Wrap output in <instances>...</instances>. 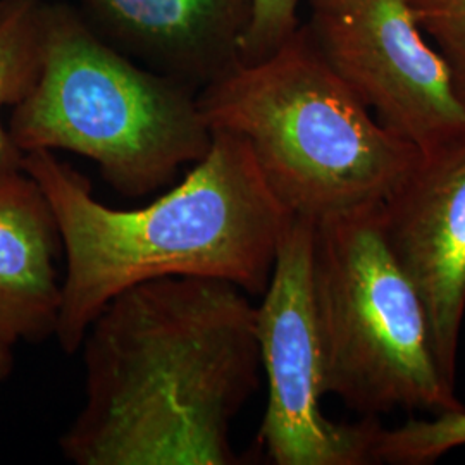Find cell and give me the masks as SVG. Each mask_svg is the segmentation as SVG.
Here are the masks:
<instances>
[{"label":"cell","mask_w":465,"mask_h":465,"mask_svg":"<svg viewBox=\"0 0 465 465\" xmlns=\"http://www.w3.org/2000/svg\"><path fill=\"white\" fill-rule=\"evenodd\" d=\"M381 205L314 221L312 297L324 395L374 419L399 409L460 412L465 405L438 366L422 300L386 243Z\"/></svg>","instance_id":"obj_5"},{"label":"cell","mask_w":465,"mask_h":465,"mask_svg":"<svg viewBox=\"0 0 465 465\" xmlns=\"http://www.w3.org/2000/svg\"><path fill=\"white\" fill-rule=\"evenodd\" d=\"M104 42L200 92L242 64L253 0H74Z\"/></svg>","instance_id":"obj_9"},{"label":"cell","mask_w":465,"mask_h":465,"mask_svg":"<svg viewBox=\"0 0 465 465\" xmlns=\"http://www.w3.org/2000/svg\"><path fill=\"white\" fill-rule=\"evenodd\" d=\"M300 0H253V15L242 42V64L266 59L299 30Z\"/></svg>","instance_id":"obj_14"},{"label":"cell","mask_w":465,"mask_h":465,"mask_svg":"<svg viewBox=\"0 0 465 465\" xmlns=\"http://www.w3.org/2000/svg\"><path fill=\"white\" fill-rule=\"evenodd\" d=\"M211 132L242 136L292 216H334L390 199L422 153L384 128L300 25L266 59L240 64L197 95Z\"/></svg>","instance_id":"obj_3"},{"label":"cell","mask_w":465,"mask_h":465,"mask_svg":"<svg viewBox=\"0 0 465 465\" xmlns=\"http://www.w3.org/2000/svg\"><path fill=\"white\" fill-rule=\"evenodd\" d=\"M386 243L422 300L432 349L455 386L465 314V140L422 157L380 207Z\"/></svg>","instance_id":"obj_8"},{"label":"cell","mask_w":465,"mask_h":465,"mask_svg":"<svg viewBox=\"0 0 465 465\" xmlns=\"http://www.w3.org/2000/svg\"><path fill=\"white\" fill-rule=\"evenodd\" d=\"M63 240L42 188L23 169L0 182V332L9 343L55 336Z\"/></svg>","instance_id":"obj_10"},{"label":"cell","mask_w":465,"mask_h":465,"mask_svg":"<svg viewBox=\"0 0 465 465\" xmlns=\"http://www.w3.org/2000/svg\"><path fill=\"white\" fill-rule=\"evenodd\" d=\"M21 169L42 188L63 240L55 338L66 353L82 349L104 307L138 282L209 276L264 295L293 219L249 143L228 132H213L211 149L183 183L132 211L100 203L90 180L52 150L23 153Z\"/></svg>","instance_id":"obj_2"},{"label":"cell","mask_w":465,"mask_h":465,"mask_svg":"<svg viewBox=\"0 0 465 465\" xmlns=\"http://www.w3.org/2000/svg\"><path fill=\"white\" fill-rule=\"evenodd\" d=\"M13 343H9L4 336H2V332H0V372L7 378L9 376V372H11V369H13V364H15V357H13Z\"/></svg>","instance_id":"obj_15"},{"label":"cell","mask_w":465,"mask_h":465,"mask_svg":"<svg viewBox=\"0 0 465 465\" xmlns=\"http://www.w3.org/2000/svg\"><path fill=\"white\" fill-rule=\"evenodd\" d=\"M321 55L384 128L430 157L465 140V105L407 0H307Z\"/></svg>","instance_id":"obj_7"},{"label":"cell","mask_w":465,"mask_h":465,"mask_svg":"<svg viewBox=\"0 0 465 465\" xmlns=\"http://www.w3.org/2000/svg\"><path fill=\"white\" fill-rule=\"evenodd\" d=\"M44 0H0V111L34 88L40 71V13ZM17 149L0 121V182L21 169Z\"/></svg>","instance_id":"obj_11"},{"label":"cell","mask_w":465,"mask_h":465,"mask_svg":"<svg viewBox=\"0 0 465 465\" xmlns=\"http://www.w3.org/2000/svg\"><path fill=\"white\" fill-rule=\"evenodd\" d=\"M464 445L465 411H460L432 419H411L395 430L382 428L374 455L376 462L424 465Z\"/></svg>","instance_id":"obj_12"},{"label":"cell","mask_w":465,"mask_h":465,"mask_svg":"<svg viewBox=\"0 0 465 465\" xmlns=\"http://www.w3.org/2000/svg\"><path fill=\"white\" fill-rule=\"evenodd\" d=\"M0 380H5V376H4V374H2V372H0Z\"/></svg>","instance_id":"obj_16"},{"label":"cell","mask_w":465,"mask_h":465,"mask_svg":"<svg viewBox=\"0 0 465 465\" xmlns=\"http://www.w3.org/2000/svg\"><path fill=\"white\" fill-rule=\"evenodd\" d=\"M419 28L445 57L465 105V0H407Z\"/></svg>","instance_id":"obj_13"},{"label":"cell","mask_w":465,"mask_h":465,"mask_svg":"<svg viewBox=\"0 0 465 465\" xmlns=\"http://www.w3.org/2000/svg\"><path fill=\"white\" fill-rule=\"evenodd\" d=\"M257 307L209 276L138 282L84 332V407L59 447L76 465H234L232 424L259 388Z\"/></svg>","instance_id":"obj_1"},{"label":"cell","mask_w":465,"mask_h":465,"mask_svg":"<svg viewBox=\"0 0 465 465\" xmlns=\"http://www.w3.org/2000/svg\"><path fill=\"white\" fill-rule=\"evenodd\" d=\"M314 221L293 216L278 247L255 330L269 381L259 443L276 465L376 464L381 424L322 414V359L312 297Z\"/></svg>","instance_id":"obj_6"},{"label":"cell","mask_w":465,"mask_h":465,"mask_svg":"<svg viewBox=\"0 0 465 465\" xmlns=\"http://www.w3.org/2000/svg\"><path fill=\"white\" fill-rule=\"evenodd\" d=\"M197 95L111 47L73 4L44 0L40 71L7 132L23 153L67 150L95 161L114 192L138 199L211 149Z\"/></svg>","instance_id":"obj_4"}]
</instances>
